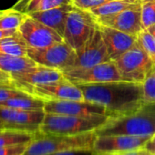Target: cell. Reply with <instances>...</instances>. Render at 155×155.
<instances>
[{"label":"cell","instance_id":"277c9868","mask_svg":"<svg viewBox=\"0 0 155 155\" xmlns=\"http://www.w3.org/2000/svg\"><path fill=\"white\" fill-rule=\"evenodd\" d=\"M110 117H78L46 113L39 127V132L44 134L56 135H78L86 132L95 131L103 125Z\"/></svg>","mask_w":155,"mask_h":155},{"label":"cell","instance_id":"2e32d148","mask_svg":"<svg viewBox=\"0 0 155 155\" xmlns=\"http://www.w3.org/2000/svg\"><path fill=\"white\" fill-rule=\"evenodd\" d=\"M98 23L130 35H138L142 29L141 23V2L130 8L119 13L99 17Z\"/></svg>","mask_w":155,"mask_h":155},{"label":"cell","instance_id":"d6986e66","mask_svg":"<svg viewBox=\"0 0 155 155\" xmlns=\"http://www.w3.org/2000/svg\"><path fill=\"white\" fill-rule=\"evenodd\" d=\"M38 64L28 56L19 57L0 52V69L9 74H17Z\"/></svg>","mask_w":155,"mask_h":155},{"label":"cell","instance_id":"9a60e30c","mask_svg":"<svg viewBox=\"0 0 155 155\" xmlns=\"http://www.w3.org/2000/svg\"><path fill=\"white\" fill-rule=\"evenodd\" d=\"M29 94L43 101H84L82 91L67 79L59 81L39 84L29 90Z\"/></svg>","mask_w":155,"mask_h":155},{"label":"cell","instance_id":"d6a6232c","mask_svg":"<svg viewBox=\"0 0 155 155\" xmlns=\"http://www.w3.org/2000/svg\"><path fill=\"white\" fill-rule=\"evenodd\" d=\"M0 86L15 87L11 74H9L8 72H5V71H3L1 69H0Z\"/></svg>","mask_w":155,"mask_h":155},{"label":"cell","instance_id":"7a4b0ae2","mask_svg":"<svg viewBox=\"0 0 155 155\" xmlns=\"http://www.w3.org/2000/svg\"><path fill=\"white\" fill-rule=\"evenodd\" d=\"M95 133L98 136L122 134L151 138L155 134V102L144 103L132 113L109 118Z\"/></svg>","mask_w":155,"mask_h":155},{"label":"cell","instance_id":"52a82bcc","mask_svg":"<svg viewBox=\"0 0 155 155\" xmlns=\"http://www.w3.org/2000/svg\"><path fill=\"white\" fill-rule=\"evenodd\" d=\"M62 73L68 81L76 85L124 81L115 61L112 60L92 67L67 68L62 70Z\"/></svg>","mask_w":155,"mask_h":155},{"label":"cell","instance_id":"8992f818","mask_svg":"<svg viewBox=\"0 0 155 155\" xmlns=\"http://www.w3.org/2000/svg\"><path fill=\"white\" fill-rule=\"evenodd\" d=\"M28 56L38 65L64 70L74 66L77 54L67 42L55 43L45 48H28Z\"/></svg>","mask_w":155,"mask_h":155},{"label":"cell","instance_id":"603a6c76","mask_svg":"<svg viewBox=\"0 0 155 155\" xmlns=\"http://www.w3.org/2000/svg\"><path fill=\"white\" fill-rule=\"evenodd\" d=\"M140 2L141 0H113V1L106 3L102 6L92 8L90 11L93 13L97 18L110 16L123 11L125 9L130 8L132 7H135Z\"/></svg>","mask_w":155,"mask_h":155},{"label":"cell","instance_id":"d590c367","mask_svg":"<svg viewBox=\"0 0 155 155\" xmlns=\"http://www.w3.org/2000/svg\"><path fill=\"white\" fill-rule=\"evenodd\" d=\"M144 149L149 150L150 152H155V134L147 141L144 146Z\"/></svg>","mask_w":155,"mask_h":155},{"label":"cell","instance_id":"f35d334b","mask_svg":"<svg viewBox=\"0 0 155 155\" xmlns=\"http://www.w3.org/2000/svg\"><path fill=\"white\" fill-rule=\"evenodd\" d=\"M8 11V9H7V10H0V18H1L3 15H5Z\"/></svg>","mask_w":155,"mask_h":155},{"label":"cell","instance_id":"e575fe53","mask_svg":"<svg viewBox=\"0 0 155 155\" xmlns=\"http://www.w3.org/2000/svg\"><path fill=\"white\" fill-rule=\"evenodd\" d=\"M30 0H18L17 3L12 7V8L14 10H17V11H20V12H24L27 5L28 4V2Z\"/></svg>","mask_w":155,"mask_h":155},{"label":"cell","instance_id":"60d3db41","mask_svg":"<svg viewBox=\"0 0 155 155\" xmlns=\"http://www.w3.org/2000/svg\"><path fill=\"white\" fill-rule=\"evenodd\" d=\"M152 153V155H155V152H151Z\"/></svg>","mask_w":155,"mask_h":155},{"label":"cell","instance_id":"ba28073f","mask_svg":"<svg viewBox=\"0 0 155 155\" xmlns=\"http://www.w3.org/2000/svg\"><path fill=\"white\" fill-rule=\"evenodd\" d=\"M115 63L124 81L142 83L154 65L138 43L117 58Z\"/></svg>","mask_w":155,"mask_h":155},{"label":"cell","instance_id":"1f68e13d","mask_svg":"<svg viewBox=\"0 0 155 155\" xmlns=\"http://www.w3.org/2000/svg\"><path fill=\"white\" fill-rule=\"evenodd\" d=\"M48 155H99V154L94 150V149H78V150L58 151Z\"/></svg>","mask_w":155,"mask_h":155},{"label":"cell","instance_id":"6da1fadb","mask_svg":"<svg viewBox=\"0 0 155 155\" xmlns=\"http://www.w3.org/2000/svg\"><path fill=\"white\" fill-rule=\"evenodd\" d=\"M77 86L82 91L85 101L105 107L110 118L132 113L145 103L142 82L115 81Z\"/></svg>","mask_w":155,"mask_h":155},{"label":"cell","instance_id":"8fae6325","mask_svg":"<svg viewBox=\"0 0 155 155\" xmlns=\"http://www.w3.org/2000/svg\"><path fill=\"white\" fill-rule=\"evenodd\" d=\"M76 61L72 68L92 67L110 60L99 23L84 46L76 50Z\"/></svg>","mask_w":155,"mask_h":155},{"label":"cell","instance_id":"3957f363","mask_svg":"<svg viewBox=\"0 0 155 155\" xmlns=\"http://www.w3.org/2000/svg\"><path fill=\"white\" fill-rule=\"evenodd\" d=\"M96 138L95 131L78 135H56L38 132L28 144L23 155H48L68 150L93 149Z\"/></svg>","mask_w":155,"mask_h":155},{"label":"cell","instance_id":"f1b7e54d","mask_svg":"<svg viewBox=\"0 0 155 155\" xmlns=\"http://www.w3.org/2000/svg\"><path fill=\"white\" fill-rule=\"evenodd\" d=\"M29 94L26 91H23L21 90H18L15 87H9V86H0V103L6 101L8 100L24 96Z\"/></svg>","mask_w":155,"mask_h":155},{"label":"cell","instance_id":"4316f807","mask_svg":"<svg viewBox=\"0 0 155 155\" xmlns=\"http://www.w3.org/2000/svg\"><path fill=\"white\" fill-rule=\"evenodd\" d=\"M141 23L143 29L155 24V0H141Z\"/></svg>","mask_w":155,"mask_h":155},{"label":"cell","instance_id":"f546056e","mask_svg":"<svg viewBox=\"0 0 155 155\" xmlns=\"http://www.w3.org/2000/svg\"><path fill=\"white\" fill-rule=\"evenodd\" d=\"M110 1H113V0H73V4L79 8L91 10L92 8H98Z\"/></svg>","mask_w":155,"mask_h":155},{"label":"cell","instance_id":"44dd1931","mask_svg":"<svg viewBox=\"0 0 155 155\" xmlns=\"http://www.w3.org/2000/svg\"><path fill=\"white\" fill-rule=\"evenodd\" d=\"M28 45L20 32L0 39V52L13 56H28Z\"/></svg>","mask_w":155,"mask_h":155},{"label":"cell","instance_id":"e0dca14e","mask_svg":"<svg viewBox=\"0 0 155 155\" xmlns=\"http://www.w3.org/2000/svg\"><path fill=\"white\" fill-rule=\"evenodd\" d=\"M99 26L102 38L107 48L109 57L112 61H115L121 55L133 48L137 43L136 35H130L109 27L101 26L100 24Z\"/></svg>","mask_w":155,"mask_h":155},{"label":"cell","instance_id":"5bb4252c","mask_svg":"<svg viewBox=\"0 0 155 155\" xmlns=\"http://www.w3.org/2000/svg\"><path fill=\"white\" fill-rule=\"evenodd\" d=\"M150 137H136L122 134L97 135L94 150L99 155H109L144 148Z\"/></svg>","mask_w":155,"mask_h":155},{"label":"cell","instance_id":"d4e9b609","mask_svg":"<svg viewBox=\"0 0 155 155\" xmlns=\"http://www.w3.org/2000/svg\"><path fill=\"white\" fill-rule=\"evenodd\" d=\"M27 17V14L14 10L11 8L5 15L0 18V29H18Z\"/></svg>","mask_w":155,"mask_h":155},{"label":"cell","instance_id":"4dcf8cb0","mask_svg":"<svg viewBox=\"0 0 155 155\" xmlns=\"http://www.w3.org/2000/svg\"><path fill=\"white\" fill-rule=\"evenodd\" d=\"M28 143L8 147H0V155H23Z\"/></svg>","mask_w":155,"mask_h":155},{"label":"cell","instance_id":"ab89813d","mask_svg":"<svg viewBox=\"0 0 155 155\" xmlns=\"http://www.w3.org/2000/svg\"><path fill=\"white\" fill-rule=\"evenodd\" d=\"M0 128H5V124L2 120H0Z\"/></svg>","mask_w":155,"mask_h":155},{"label":"cell","instance_id":"7402d4cb","mask_svg":"<svg viewBox=\"0 0 155 155\" xmlns=\"http://www.w3.org/2000/svg\"><path fill=\"white\" fill-rule=\"evenodd\" d=\"M45 101L31 94L16 97L0 103V107L18 110H44Z\"/></svg>","mask_w":155,"mask_h":155},{"label":"cell","instance_id":"5b68a950","mask_svg":"<svg viewBox=\"0 0 155 155\" xmlns=\"http://www.w3.org/2000/svg\"><path fill=\"white\" fill-rule=\"evenodd\" d=\"M97 25L98 18L93 13L74 7L67 18L64 41L75 50L80 49L90 38Z\"/></svg>","mask_w":155,"mask_h":155},{"label":"cell","instance_id":"cb8c5ba5","mask_svg":"<svg viewBox=\"0 0 155 155\" xmlns=\"http://www.w3.org/2000/svg\"><path fill=\"white\" fill-rule=\"evenodd\" d=\"M68 4H73V0H30L23 13L28 15L30 13L48 10Z\"/></svg>","mask_w":155,"mask_h":155},{"label":"cell","instance_id":"9c48e42d","mask_svg":"<svg viewBox=\"0 0 155 155\" xmlns=\"http://www.w3.org/2000/svg\"><path fill=\"white\" fill-rule=\"evenodd\" d=\"M46 112L42 110H18L7 107H0V120L5 124V128L18 129L39 132V127L45 118Z\"/></svg>","mask_w":155,"mask_h":155},{"label":"cell","instance_id":"83f0119b","mask_svg":"<svg viewBox=\"0 0 155 155\" xmlns=\"http://www.w3.org/2000/svg\"><path fill=\"white\" fill-rule=\"evenodd\" d=\"M145 103L155 102V63L143 81Z\"/></svg>","mask_w":155,"mask_h":155},{"label":"cell","instance_id":"74e56055","mask_svg":"<svg viewBox=\"0 0 155 155\" xmlns=\"http://www.w3.org/2000/svg\"><path fill=\"white\" fill-rule=\"evenodd\" d=\"M147 30H148V31H149V32H150V34L155 38V24H153L152 26H150V28H147Z\"/></svg>","mask_w":155,"mask_h":155},{"label":"cell","instance_id":"8d00e7d4","mask_svg":"<svg viewBox=\"0 0 155 155\" xmlns=\"http://www.w3.org/2000/svg\"><path fill=\"white\" fill-rule=\"evenodd\" d=\"M18 29H9V30H4V29H0V39L3 38H7L9 36L14 35L16 32H18Z\"/></svg>","mask_w":155,"mask_h":155},{"label":"cell","instance_id":"4fadbf2b","mask_svg":"<svg viewBox=\"0 0 155 155\" xmlns=\"http://www.w3.org/2000/svg\"><path fill=\"white\" fill-rule=\"evenodd\" d=\"M11 76L14 86L28 93L33 86L59 81L66 79L61 70L41 65H37L22 72L12 74Z\"/></svg>","mask_w":155,"mask_h":155},{"label":"cell","instance_id":"7c38bea8","mask_svg":"<svg viewBox=\"0 0 155 155\" xmlns=\"http://www.w3.org/2000/svg\"><path fill=\"white\" fill-rule=\"evenodd\" d=\"M18 31L28 47L45 48L64 41V38L54 29L28 15Z\"/></svg>","mask_w":155,"mask_h":155},{"label":"cell","instance_id":"30bf717a","mask_svg":"<svg viewBox=\"0 0 155 155\" xmlns=\"http://www.w3.org/2000/svg\"><path fill=\"white\" fill-rule=\"evenodd\" d=\"M44 110L46 113L71 115L78 117L108 116L105 107L87 101H45ZM109 117V116H108Z\"/></svg>","mask_w":155,"mask_h":155},{"label":"cell","instance_id":"836d02e7","mask_svg":"<svg viewBox=\"0 0 155 155\" xmlns=\"http://www.w3.org/2000/svg\"><path fill=\"white\" fill-rule=\"evenodd\" d=\"M109 155H152L151 152L149 150H145L144 148L134 150H129V151H123V152H119V153H113V154H109Z\"/></svg>","mask_w":155,"mask_h":155},{"label":"cell","instance_id":"ffe728a7","mask_svg":"<svg viewBox=\"0 0 155 155\" xmlns=\"http://www.w3.org/2000/svg\"><path fill=\"white\" fill-rule=\"evenodd\" d=\"M36 134L37 133L18 129L0 128V147L29 143L34 139Z\"/></svg>","mask_w":155,"mask_h":155},{"label":"cell","instance_id":"ac0fdd59","mask_svg":"<svg viewBox=\"0 0 155 155\" xmlns=\"http://www.w3.org/2000/svg\"><path fill=\"white\" fill-rule=\"evenodd\" d=\"M74 4H68L48 10L30 13L28 16L51 28L63 38L68 16L69 12L74 8Z\"/></svg>","mask_w":155,"mask_h":155},{"label":"cell","instance_id":"484cf974","mask_svg":"<svg viewBox=\"0 0 155 155\" xmlns=\"http://www.w3.org/2000/svg\"><path fill=\"white\" fill-rule=\"evenodd\" d=\"M137 43L155 63V38L147 29H142L137 35Z\"/></svg>","mask_w":155,"mask_h":155}]
</instances>
